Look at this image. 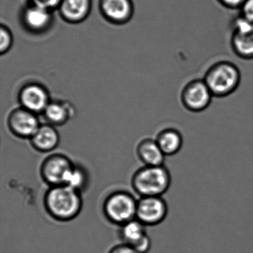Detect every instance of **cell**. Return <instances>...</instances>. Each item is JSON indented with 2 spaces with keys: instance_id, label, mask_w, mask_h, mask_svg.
Masks as SVG:
<instances>
[{
  "instance_id": "6da1fadb",
  "label": "cell",
  "mask_w": 253,
  "mask_h": 253,
  "mask_svg": "<svg viewBox=\"0 0 253 253\" xmlns=\"http://www.w3.org/2000/svg\"><path fill=\"white\" fill-rule=\"evenodd\" d=\"M48 214L58 221H69L78 217L83 208L81 192L66 185L51 186L44 196Z\"/></svg>"
},
{
  "instance_id": "7a4b0ae2",
  "label": "cell",
  "mask_w": 253,
  "mask_h": 253,
  "mask_svg": "<svg viewBox=\"0 0 253 253\" xmlns=\"http://www.w3.org/2000/svg\"><path fill=\"white\" fill-rule=\"evenodd\" d=\"M171 177L164 165L144 166L131 178V186L140 197L162 196L171 186Z\"/></svg>"
},
{
  "instance_id": "3957f363",
  "label": "cell",
  "mask_w": 253,
  "mask_h": 253,
  "mask_svg": "<svg viewBox=\"0 0 253 253\" xmlns=\"http://www.w3.org/2000/svg\"><path fill=\"white\" fill-rule=\"evenodd\" d=\"M204 81L213 96L226 97L238 88L240 72L232 63L223 62L214 65L207 72Z\"/></svg>"
},
{
  "instance_id": "277c9868",
  "label": "cell",
  "mask_w": 253,
  "mask_h": 253,
  "mask_svg": "<svg viewBox=\"0 0 253 253\" xmlns=\"http://www.w3.org/2000/svg\"><path fill=\"white\" fill-rule=\"evenodd\" d=\"M137 208V200L129 192L124 191L112 192L103 204V212L106 218L119 226L135 219Z\"/></svg>"
},
{
  "instance_id": "5b68a950",
  "label": "cell",
  "mask_w": 253,
  "mask_h": 253,
  "mask_svg": "<svg viewBox=\"0 0 253 253\" xmlns=\"http://www.w3.org/2000/svg\"><path fill=\"white\" fill-rule=\"evenodd\" d=\"M75 164L63 154H54L47 157L41 167L42 180L51 186L65 185Z\"/></svg>"
},
{
  "instance_id": "8992f818",
  "label": "cell",
  "mask_w": 253,
  "mask_h": 253,
  "mask_svg": "<svg viewBox=\"0 0 253 253\" xmlns=\"http://www.w3.org/2000/svg\"><path fill=\"white\" fill-rule=\"evenodd\" d=\"M168 214V205L161 196L140 197L137 200L136 218L145 226L162 223Z\"/></svg>"
},
{
  "instance_id": "52a82bcc",
  "label": "cell",
  "mask_w": 253,
  "mask_h": 253,
  "mask_svg": "<svg viewBox=\"0 0 253 253\" xmlns=\"http://www.w3.org/2000/svg\"><path fill=\"white\" fill-rule=\"evenodd\" d=\"M7 124L11 132L16 137L30 140L41 126L38 115L24 108H17L9 114Z\"/></svg>"
},
{
  "instance_id": "ba28073f",
  "label": "cell",
  "mask_w": 253,
  "mask_h": 253,
  "mask_svg": "<svg viewBox=\"0 0 253 253\" xmlns=\"http://www.w3.org/2000/svg\"><path fill=\"white\" fill-rule=\"evenodd\" d=\"M212 97L205 81H195L183 88L181 102L185 109L189 112H201L210 106Z\"/></svg>"
},
{
  "instance_id": "9c48e42d",
  "label": "cell",
  "mask_w": 253,
  "mask_h": 253,
  "mask_svg": "<svg viewBox=\"0 0 253 253\" xmlns=\"http://www.w3.org/2000/svg\"><path fill=\"white\" fill-rule=\"evenodd\" d=\"M146 226L137 218L121 226L119 235L122 243L131 246L140 253H147L152 241L146 233Z\"/></svg>"
},
{
  "instance_id": "30bf717a",
  "label": "cell",
  "mask_w": 253,
  "mask_h": 253,
  "mask_svg": "<svg viewBox=\"0 0 253 253\" xmlns=\"http://www.w3.org/2000/svg\"><path fill=\"white\" fill-rule=\"evenodd\" d=\"M232 43L240 57L253 58V23L242 16L234 23Z\"/></svg>"
},
{
  "instance_id": "8fae6325",
  "label": "cell",
  "mask_w": 253,
  "mask_h": 253,
  "mask_svg": "<svg viewBox=\"0 0 253 253\" xmlns=\"http://www.w3.org/2000/svg\"><path fill=\"white\" fill-rule=\"evenodd\" d=\"M21 107L39 115L43 113L51 102L49 94L41 84H29L23 87L19 94Z\"/></svg>"
},
{
  "instance_id": "7c38bea8",
  "label": "cell",
  "mask_w": 253,
  "mask_h": 253,
  "mask_svg": "<svg viewBox=\"0 0 253 253\" xmlns=\"http://www.w3.org/2000/svg\"><path fill=\"white\" fill-rule=\"evenodd\" d=\"M100 11L111 23L124 24L132 17L131 0H100Z\"/></svg>"
},
{
  "instance_id": "4fadbf2b",
  "label": "cell",
  "mask_w": 253,
  "mask_h": 253,
  "mask_svg": "<svg viewBox=\"0 0 253 253\" xmlns=\"http://www.w3.org/2000/svg\"><path fill=\"white\" fill-rule=\"evenodd\" d=\"M22 20L26 29L32 33L40 34L51 26L52 15L49 10L31 5L23 11Z\"/></svg>"
},
{
  "instance_id": "5bb4252c",
  "label": "cell",
  "mask_w": 253,
  "mask_h": 253,
  "mask_svg": "<svg viewBox=\"0 0 253 253\" xmlns=\"http://www.w3.org/2000/svg\"><path fill=\"white\" fill-rule=\"evenodd\" d=\"M30 141L35 150L47 153L58 146L60 137L55 126L48 124H41Z\"/></svg>"
},
{
  "instance_id": "9a60e30c",
  "label": "cell",
  "mask_w": 253,
  "mask_h": 253,
  "mask_svg": "<svg viewBox=\"0 0 253 253\" xmlns=\"http://www.w3.org/2000/svg\"><path fill=\"white\" fill-rule=\"evenodd\" d=\"M46 124L54 126H63L75 115V108L69 102L51 100L42 114Z\"/></svg>"
},
{
  "instance_id": "2e32d148",
  "label": "cell",
  "mask_w": 253,
  "mask_h": 253,
  "mask_svg": "<svg viewBox=\"0 0 253 253\" xmlns=\"http://www.w3.org/2000/svg\"><path fill=\"white\" fill-rule=\"evenodd\" d=\"M60 14L69 23L84 21L91 11V0H62Z\"/></svg>"
},
{
  "instance_id": "e0dca14e",
  "label": "cell",
  "mask_w": 253,
  "mask_h": 253,
  "mask_svg": "<svg viewBox=\"0 0 253 253\" xmlns=\"http://www.w3.org/2000/svg\"><path fill=\"white\" fill-rule=\"evenodd\" d=\"M137 155L144 166L164 165L166 155L160 148L156 140L146 138L137 146Z\"/></svg>"
},
{
  "instance_id": "ac0fdd59",
  "label": "cell",
  "mask_w": 253,
  "mask_h": 253,
  "mask_svg": "<svg viewBox=\"0 0 253 253\" xmlns=\"http://www.w3.org/2000/svg\"><path fill=\"white\" fill-rule=\"evenodd\" d=\"M155 140L166 156H172L178 153L183 144V135L174 128L161 130Z\"/></svg>"
},
{
  "instance_id": "d6986e66",
  "label": "cell",
  "mask_w": 253,
  "mask_h": 253,
  "mask_svg": "<svg viewBox=\"0 0 253 253\" xmlns=\"http://www.w3.org/2000/svg\"><path fill=\"white\" fill-rule=\"evenodd\" d=\"M88 183V175L87 171L82 167L75 164L65 185L81 192L86 188Z\"/></svg>"
},
{
  "instance_id": "ffe728a7",
  "label": "cell",
  "mask_w": 253,
  "mask_h": 253,
  "mask_svg": "<svg viewBox=\"0 0 253 253\" xmlns=\"http://www.w3.org/2000/svg\"><path fill=\"white\" fill-rule=\"evenodd\" d=\"M13 36L9 29L2 25L0 28V52L3 54L8 52L12 46Z\"/></svg>"
},
{
  "instance_id": "44dd1931",
  "label": "cell",
  "mask_w": 253,
  "mask_h": 253,
  "mask_svg": "<svg viewBox=\"0 0 253 253\" xmlns=\"http://www.w3.org/2000/svg\"><path fill=\"white\" fill-rule=\"evenodd\" d=\"M31 2L32 5H37L51 11L54 8L60 7L62 0H31Z\"/></svg>"
},
{
  "instance_id": "7402d4cb",
  "label": "cell",
  "mask_w": 253,
  "mask_h": 253,
  "mask_svg": "<svg viewBox=\"0 0 253 253\" xmlns=\"http://www.w3.org/2000/svg\"><path fill=\"white\" fill-rule=\"evenodd\" d=\"M241 8L242 17L253 23V0H246Z\"/></svg>"
},
{
  "instance_id": "603a6c76",
  "label": "cell",
  "mask_w": 253,
  "mask_h": 253,
  "mask_svg": "<svg viewBox=\"0 0 253 253\" xmlns=\"http://www.w3.org/2000/svg\"><path fill=\"white\" fill-rule=\"evenodd\" d=\"M108 253H140L135 249L133 248L131 246L127 245V244H118L109 250Z\"/></svg>"
},
{
  "instance_id": "cb8c5ba5",
  "label": "cell",
  "mask_w": 253,
  "mask_h": 253,
  "mask_svg": "<svg viewBox=\"0 0 253 253\" xmlns=\"http://www.w3.org/2000/svg\"><path fill=\"white\" fill-rule=\"evenodd\" d=\"M246 0H220V2L225 6L231 8L242 7Z\"/></svg>"
}]
</instances>
